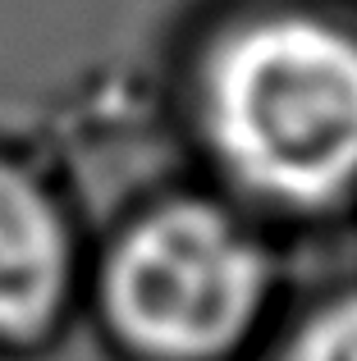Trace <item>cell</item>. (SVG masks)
Instances as JSON below:
<instances>
[{"label":"cell","instance_id":"obj_3","mask_svg":"<svg viewBox=\"0 0 357 361\" xmlns=\"http://www.w3.org/2000/svg\"><path fill=\"white\" fill-rule=\"evenodd\" d=\"M92 211L55 156L0 137V361H46L83 334Z\"/></svg>","mask_w":357,"mask_h":361},{"label":"cell","instance_id":"obj_4","mask_svg":"<svg viewBox=\"0 0 357 361\" xmlns=\"http://www.w3.org/2000/svg\"><path fill=\"white\" fill-rule=\"evenodd\" d=\"M252 361H357V265L321 279L298 274Z\"/></svg>","mask_w":357,"mask_h":361},{"label":"cell","instance_id":"obj_2","mask_svg":"<svg viewBox=\"0 0 357 361\" xmlns=\"http://www.w3.org/2000/svg\"><path fill=\"white\" fill-rule=\"evenodd\" d=\"M298 247L188 169L92 215L83 329L106 361H252Z\"/></svg>","mask_w":357,"mask_h":361},{"label":"cell","instance_id":"obj_1","mask_svg":"<svg viewBox=\"0 0 357 361\" xmlns=\"http://www.w3.org/2000/svg\"><path fill=\"white\" fill-rule=\"evenodd\" d=\"M156 97L178 169L294 247L357 229V0H193Z\"/></svg>","mask_w":357,"mask_h":361}]
</instances>
